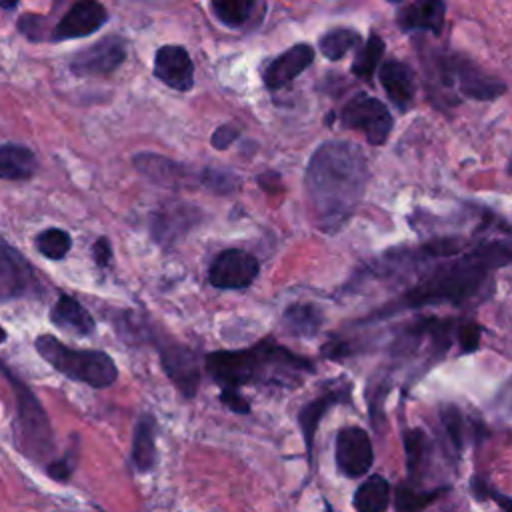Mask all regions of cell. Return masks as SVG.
Instances as JSON below:
<instances>
[{"label": "cell", "mask_w": 512, "mask_h": 512, "mask_svg": "<svg viewBox=\"0 0 512 512\" xmlns=\"http://www.w3.org/2000/svg\"><path fill=\"white\" fill-rule=\"evenodd\" d=\"M92 256H94V262L98 266H108L110 264V258H112V248H110V242L108 238H98L92 246Z\"/></svg>", "instance_id": "37"}, {"label": "cell", "mask_w": 512, "mask_h": 512, "mask_svg": "<svg viewBox=\"0 0 512 512\" xmlns=\"http://www.w3.org/2000/svg\"><path fill=\"white\" fill-rule=\"evenodd\" d=\"M304 184L318 228L334 232L354 214L364 196L366 156L352 142H324L310 156Z\"/></svg>", "instance_id": "2"}, {"label": "cell", "mask_w": 512, "mask_h": 512, "mask_svg": "<svg viewBox=\"0 0 512 512\" xmlns=\"http://www.w3.org/2000/svg\"><path fill=\"white\" fill-rule=\"evenodd\" d=\"M446 490H450L448 486H438V488H418V486H410L408 482H402L396 488V512H424L434 500H438Z\"/></svg>", "instance_id": "26"}, {"label": "cell", "mask_w": 512, "mask_h": 512, "mask_svg": "<svg viewBox=\"0 0 512 512\" xmlns=\"http://www.w3.org/2000/svg\"><path fill=\"white\" fill-rule=\"evenodd\" d=\"M458 342L462 352H474L480 344V328L474 322H464L458 330Z\"/></svg>", "instance_id": "35"}, {"label": "cell", "mask_w": 512, "mask_h": 512, "mask_svg": "<svg viewBox=\"0 0 512 512\" xmlns=\"http://www.w3.org/2000/svg\"><path fill=\"white\" fill-rule=\"evenodd\" d=\"M160 358L170 380L178 386V390L184 396L192 398L200 384V368L196 354L190 348L168 340L166 344L160 346Z\"/></svg>", "instance_id": "13"}, {"label": "cell", "mask_w": 512, "mask_h": 512, "mask_svg": "<svg viewBox=\"0 0 512 512\" xmlns=\"http://www.w3.org/2000/svg\"><path fill=\"white\" fill-rule=\"evenodd\" d=\"M512 262V238H492L476 244L464 254H456L422 274L396 300L376 310L362 322H376L422 306L454 304L478 298L492 284V272Z\"/></svg>", "instance_id": "1"}, {"label": "cell", "mask_w": 512, "mask_h": 512, "mask_svg": "<svg viewBox=\"0 0 512 512\" xmlns=\"http://www.w3.org/2000/svg\"><path fill=\"white\" fill-rule=\"evenodd\" d=\"M198 218L200 214L194 206L168 204L152 216V234L160 244L174 242L186 234L198 222Z\"/></svg>", "instance_id": "17"}, {"label": "cell", "mask_w": 512, "mask_h": 512, "mask_svg": "<svg viewBox=\"0 0 512 512\" xmlns=\"http://www.w3.org/2000/svg\"><path fill=\"white\" fill-rule=\"evenodd\" d=\"M38 290L32 266L0 238V300L24 298Z\"/></svg>", "instance_id": "11"}, {"label": "cell", "mask_w": 512, "mask_h": 512, "mask_svg": "<svg viewBox=\"0 0 512 512\" xmlns=\"http://www.w3.org/2000/svg\"><path fill=\"white\" fill-rule=\"evenodd\" d=\"M132 466L136 472H148L156 462V420L150 414H142L134 426L132 436Z\"/></svg>", "instance_id": "22"}, {"label": "cell", "mask_w": 512, "mask_h": 512, "mask_svg": "<svg viewBox=\"0 0 512 512\" xmlns=\"http://www.w3.org/2000/svg\"><path fill=\"white\" fill-rule=\"evenodd\" d=\"M16 394V418H14V444L22 456L44 468L54 460V436L50 420L32 394L16 376L6 372Z\"/></svg>", "instance_id": "5"}, {"label": "cell", "mask_w": 512, "mask_h": 512, "mask_svg": "<svg viewBox=\"0 0 512 512\" xmlns=\"http://www.w3.org/2000/svg\"><path fill=\"white\" fill-rule=\"evenodd\" d=\"M314 60V48L310 44H294L280 56H276L264 70V84L268 90L288 86L298 74H302Z\"/></svg>", "instance_id": "16"}, {"label": "cell", "mask_w": 512, "mask_h": 512, "mask_svg": "<svg viewBox=\"0 0 512 512\" xmlns=\"http://www.w3.org/2000/svg\"><path fill=\"white\" fill-rule=\"evenodd\" d=\"M334 460L342 476H366L374 464V448L368 432L360 426L340 428L334 442Z\"/></svg>", "instance_id": "8"}, {"label": "cell", "mask_w": 512, "mask_h": 512, "mask_svg": "<svg viewBox=\"0 0 512 512\" xmlns=\"http://www.w3.org/2000/svg\"><path fill=\"white\" fill-rule=\"evenodd\" d=\"M404 452H406V468H408V484L422 486V480L428 472L432 458V440L420 428H410L404 432Z\"/></svg>", "instance_id": "21"}, {"label": "cell", "mask_w": 512, "mask_h": 512, "mask_svg": "<svg viewBox=\"0 0 512 512\" xmlns=\"http://www.w3.org/2000/svg\"><path fill=\"white\" fill-rule=\"evenodd\" d=\"M350 382H340L338 386H332L330 390H326L324 394H320L318 398H314L312 402H308L306 406H302V410L298 412V424L304 436V444H306V454H308V462L312 464L314 460V436L318 430V424L322 420V416L336 404L348 402L350 400Z\"/></svg>", "instance_id": "15"}, {"label": "cell", "mask_w": 512, "mask_h": 512, "mask_svg": "<svg viewBox=\"0 0 512 512\" xmlns=\"http://www.w3.org/2000/svg\"><path fill=\"white\" fill-rule=\"evenodd\" d=\"M390 504V482L380 476H368L354 492L352 506L356 512H386Z\"/></svg>", "instance_id": "24"}, {"label": "cell", "mask_w": 512, "mask_h": 512, "mask_svg": "<svg viewBox=\"0 0 512 512\" xmlns=\"http://www.w3.org/2000/svg\"><path fill=\"white\" fill-rule=\"evenodd\" d=\"M134 164L142 174L150 176L160 184H172L174 180L182 178V166L158 154H138L134 158Z\"/></svg>", "instance_id": "28"}, {"label": "cell", "mask_w": 512, "mask_h": 512, "mask_svg": "<svg viewBox=\"0 0 512 512\" xmlns=\"http://www.w3.org/2000/svg\"><path fill=\"white\" fill-rule=\"evenodd\" d=\"M258 268V260L252 254L240 248H230L214 258L208 280L220 290H242L254 282Z\"/></svg>", "instance_id": "9"}, {"label": "cell", "mask_w": 512, "mask_h": 512, "mask_svg": "<svg viewBox=\"0 0 512 512\" xmlns=\"http://www.w3.org/2000/svg\"><path fill=\"white\" fill-rule=\"evenodd\" d=\"M50 322L56 328L76 336H90L96 328L90 312L68 294H62L50 308Z\"/></svg>", "instance_id": "20"}, {"label": "cell", "mask_w": 512, "mask_h": 512, "mask_svg": "<svg viewBox=\"0 0 512 512\" xmlns=\"http://www.w3.org/2000/svg\"><path fill=\"white\" fill-rule=\"evenodd\" d=\"M444 14H446L444 2H438V0L412 2L398 10L396 22L406 32L428 30V32L440 34V30L444 26Z\"/></svg>", "instance_id": "18"}, {"label": "cell", "mask_w": 512, "mask_h": 512, "mask_svg": "<svg viewBox=\"0 0 512 512\" xmlns=\"http://www.w3.org/2000/svg\"><path fill=\"white\" fill-rule=\"evenodd\" d=\"M340 122L350 130L362 132L372 146H382L394 126V118L386 104L368 94H358L348 100L340 112Z\"/></svg>", "instance_id": "7"}, {"label": "cell", "mask_w": 512, "mask_h": 512, "mask_svg": "<svg viewBox=\"0 0 512 512\" xmlns=\"http://www.w3.org/2000/svg\"><path fill=\"white\" fill-rule=\"evenodd\" d=\"M108 20V12L100 2L84 0L76 2L56 24L52 30V40H72V38H84L98 28L104 26Z\"/></svg>", "instance_id": "14"}, {"label": "cell", "mask_w": 512, "mask_h": 512, "mask_svg": "<svg viewBox=\"0 0 512 512\" xmlns=\"http://www.w3.org/2000/svg\"><path fill=\"white\" fill-rule=\"evenodd\" d=\"M472 490H474V494H476V498H488V500H494L498 506H500V510L502 512H512V496H506V494H502V492H498V490H494L492 486H488L484 480H480V478H474L472 480Z\"/></svg>", "instance_id": "34"}, {"label": "cell", "mask_w": 512, "mask_h": 512, "mask_svg": "<svg viewBox=\"0 0 512 512\" xmlns=\"http://www.w3.org/2000/svg\"><path fill=\"white\" fill-rule=\"evenodd\" d=\"M154 76L166 86L186 92L194 86V64L184 46L166 44L156 50Z\"/></svg>", "instance_id": "12"}, {"label": "cell", "mask_w": 512, "mask_h": 512, "mask_svg": "<svg viewBox=\"0 0 512 512\" xmlns=\"http://www.w3.org/2000/svg\"><path fill=\"white\" fill-rule=\"evenodd\" d=\"M440 422H442L444 434L448 438V444L458 454L462 450V444H464V420H462L460 410L456 406H452V404L442 406Z\"/></svg>", "instance_id": "32"}, {"label": "cell", "mask_w": 512, "mask_h": 512, "mask_svg": "<svg viewBox=\"0 0 512 512\" xmlns=\"http://www.w3.org/2000/svg\"><path fill=\"white\" fill-rule=\"evenodd\" d=\"M76 462H78V446L74 442V446H70L62 456H56L44 470L46 474L56 480V482H66L74 470H76Z\"/></svg>", "instance_id": "33"}, {"label": "cell", "mask_w": 512, "mask_h": 512, "mask_svg": "<svg viewBox=\"0 0 512 512\" xmlns=\"http://www.w3.org/2000/svg\"><path fill=\"white\" fill-rule=\"evenodd\" d=\"M72 246V238L68 232L60 228H46L36 236V250L50 258V260H60L68 254Z\"/></svg>", "instance_id": "30"}, {"label": "cell", "mask_w": 512, "mask_h": 512, "mask_svg": "<svg viewBox=\"0 0 512 512\" xmlns=\"http://www.w3.org/2000/svg\"><path fill=\"white\" fill-rule=\"evenodd\" d=\"M380 84L400 110H406L414 100V74L404 62L390 58L380 64Z\"/></svg>", "instance_id": "19"}, {"label": "cell", "mask_w": 512, "mask_h": 512, "mask_svg": "<svg viewBox=\"0 0 512 512\" xmlns=\"http://www.w3.org/2000/svg\"><path fill=\"white\" fill-rule=\"evenodd\" d=\"M36 170V156L22 144H0V180H26Z\"/></svg>", "instance_id": "23"}, {"label": "cell", "mask_w": 512, "mask_h": 512, "mask_svg": "<svg viewBox=\"0 0 512 512\" xmlns=\"http://www.w3.org/2000/svg\"><path fill=\"white\" fill-rule=\"evenodd\" d=\"M382 54H384L382 38L376 36V34H370L368 40L364 42V46L358 50V54L354 58L352 74L362 78V80H368L374 74V70L380 66Z\"/></svg>", "instance_id": "29"}, {"label": "cell", "mask_w": 512, "mask_h": 512, "mask_svg": "<svg viewBox=\"0 0 512 512\" xmlns=\"http://www.w3.org/2000/svg\"><path fill=\"white\" fill-rule=\"evenodd\" d=\"M282 326L290 336L310 338L322 326V312L314 304H292L282 314Z\"/></svg>", "instance_id": "25"}, {"label": "cell", "mask_w": 512, "mask_h": 512, "mask_svg": "<svg viewBox=\"0 0 512 512\" xmlns=\"http://www.w3.org/2000/svg\"><path fill=\"white\" fill-rule=\"evenodd\" d=\"M506 172H508V176H512V156H510V162L506 166Z\"/></svg>", "instance_id": "38"}, {"label": "cell", "mask_w": 512, "mask_h": 512, "mask_svg": "<svg viewBox=\"0 0 512 512\" xmlns=\"http://www.w3.org/2000/svg\"><path fill=\"white\" fill-rule=\"evenodd\" d=\"M208 374L222 392H240L246 384H274L294 388L304 376L314 372L308 358L266 338L252 348L232 352H212L204 358Z\"/></svg>", "instance_id": "3"}, {"label": "cell", "mask_w": 512, "mask_h": 512, "mask_svg": "<svg viewBox=\"0 0 512 512\" xmlns=\"http://www.w3.org/2000/svg\"><path fill=\"white\" fill-rule=\"evenodd\" d=\"M238 136H240V130L234 124H222L212 134V146L218 150H226Z\"/></svg>", "instance_id": "36"}, {"label": "cell", "mask_w": 512, "mask_h": 512, "mask_svg": "<svg viewBox=\"0 0 512 512\" xmlns=\"http://www.w3.org/2000/svg\"><path fill=\"white\" fill-rule=\"evenodd\" d=\"M38 354L60 374L92 388H106L116 382L118 370L114 360L102 350H78L42 334L34 342Z\"/></svg>", "instance_id": "4"}, {"label": "cell", "mask_w": 512, "mask_h": 512, "mask_svg": "<svg viewBox=\"0 0 512 512\" xmlns=\"http://www.w3.org/2000/svg\"><path fill=\"white\" fill-rule=\"evenodd\" d=\"M252 8H254V2H248V0H226V2L220 0L212 4V10L216 12L218 20L232 28L244 26L252 14Z\"/></svg>", "instance_id": "31"}, {"label": "cell", "mask_w": 512, "mask_h": 512, "mask_svg": "<svg viewBox=\"0 0 512 512\" xmlns=\"http://www.w3.org/2000/svg\"><path fill=\"white\" fill-rule=\"evenodd\" d=\"M360 42H362V38L356 30H352V28H334V30H328L318 40V48L328 60H342Z\"/></svg>", "instance_id": "27"}, {"label": "cell", "mask_w": 512, "mask_h": 512, "mask_svg": "<svg viewBox=\"0 0 512 512\" xmlns=\"http://www.w3.org/2000/svg\"><path fill=\"white\" fill-rule=\"evenodd\" d=\"M126 60V44L118 36H106L96 44L76 52L70 72L76 76H108Z\"/></svg>", "instance_id": "10"}, {"label": "cell", "mask_w": 512, "mask_h": 512, "mask_svg": "<svg viewBox=\"0 0 512 512\" xmlns=\"http://www.w3.org/2000/svg\"><path fill=\"white\" fill-rule=\"evenodd\" d=\"M6 340V332L2 330V326H0V342H4Z\"/></svg>", "instance_id": "39"}, {"label": "cell", "mask_w": 512, "mask_h": 512, "mask_svg": "<svg viewBox=\"0 0 512 512\" xmlns=\"http://www.w3.org/2000/svg\"><path fill=\"white\" fill-rule=\"evenodd\" d=\"M434 74L444 90L454 88L464 98L494 100L506 90L498 78H492L462 54L448 52L436 56Z\"/></svg>", "instance_id": "6"}]
</instances>
